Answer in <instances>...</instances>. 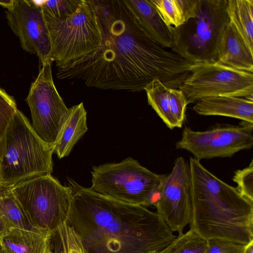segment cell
Here are the masks:
<instances>
[{"label":"cell","mask_w":253,"mask_h":253,"mask_svg":"<svg viewBox=\"0 0 253 253\" xmlns=\"http://www.w3.org/2000/svg\"><path fill=\"white\" fill-rule=\"evenodd\" d=\"M207 242L205 253H243L246 246L220 238L209 239Z\"/></svg>","instance_id":"obj_28"},{"label":"cell","mask_w":253,"mask_h":253,"mask_svg":"<svg viewBox=\"0 0 253 253\" xmlns=\"http://www.w3.org/2000/svg\"><path fill=\"white\" fill-rule=\"evenodd\" d=\"M243 253H253V241L246 245Z\"/></svg>","instance_id":"obj_30"},{"label":"cell","mask_w":253,"mask_h":253,"mask_svg":"<svg viewBox=\"0 0 253 253\" xmlns=\"http://www.w3.org/2000/svg\"><path fill=\"white\" fill-rule=\"evenodd\" d=\"M229 22L253 52V0H227Z\"/></svg>","instance_id":"obj_21"},{"label":"cell","mask_w":253,"mask_h":253,"mask_svg":"<svg viewBox=\"0 0 253 253\" xmlns=\"http://www.w3.org/2000/svg\"><path fill=\"white\" fill-rule=\"evenodd\" d=\"M99 23L100 47L57 68L62 80L82 81L91 87L137 92L154 79L178 88L193 63L166 49L144 31L124 0H93Z\"/></svg>","instance_id":"obj_1"},{"label":"cell","mask_w":253,"mask_h":253,"mask_svg":"<svg viewBox=\"0 0 253 253\" xmlns=\"http://www.w3.org/2000/svg\"><path fill=\"white\" fill-rule=\"evenodd\" d=\"M0 178H1V177H0Z\"/></svg>","instance_id":"obj_31"},{"label":"cell","mask_w":253,"mask_h":253,"mask_svg":"<svg viewBox=\"0 0 253 253\" xmlns=\"http://www.w3.org/2000/svg\"><path fill=\"white\" fill-rule=\"evenodd\" d=\"M253 124L242 121L239 126H217L206 131H195L185 126L178 149L187 150L199 161L216 157H230L253 146Z\"/></svg>","instance_id":"obj_11"},{"label":"cell","mask_w":253,"mask_h":253,"mask_svg":"<svg viewBox=\"0 0 253 253\" xmlns=\"http://www.w3.org/2000/svg\"><path fill=\"white\" fill-rule=\"evenodd\" d=\"M169 27L177 28L194 17L198 0H150Z\"/></svg>","instance_id":"obj_22"},{"label":"cell","mask_w":253,"mask_h":253,"mask_svg":"<svg viewBox=\"0 0 253 253\" xmlns=\"http://www.w3.org/2000/svg\"><path fill=\"white\" fill-rule=\"evenodd\" d=\"M18 110L13 97L0 87V160L3 156L7 127Z\"/></svg>","instance_id":"obj_24"},{"label":"cell","mask_w":253,"mask_h":253,"mask_svg":"<svg viewBox=\"0 0 253 253\" xmlns=\"http://www.w3.org/2000/svg\"><path fill=\"white\" fill-rule=\"evenodd\" d=\"M68 181L73 195L66 222L79 236L86 253H155L175 238L156 212Z\"/></svg>","instance_id":"obj_2"},{"label":"cell","mask_w":253,"mask_h":253,"mask_svg":"<svg viewBox=\"0 0 253 253\" xmlns=\"http://www.w3.org/2000/svg\"><path fill=\"white\" fill-rule=\"evenodd\" d=\"M83 1V0H43L39 4L42 10L55 18L62 19L74 13Z\"/></svg>","instance_id":"obj_26"},{"label":"cell","mask_w":253,"mask_h":253,"mask_svg":"<svg viewBox=\"0 0 253 253\" xmlns=\"http://www.w3.org/2000/svg\"><path fill=\"white\" fill-rule=\"evenodd\" d=\"M0 253H1V252H0Z\"/></svg>","instance_id":"obj_33"},{"label":"cell","mask_w":253,"mask_h":253,"mask_svg":"<svg viewBox=\"0 0 253 253\" xmlns=\"http://www.w3.org/2000/svg\"><path fill=\"white\" fill-rule=\"evenodd\" d=\"M192 211L190 229L207 240L243 245L253 241V202L190 157Z\"/></svg>","instance_id":"obj_3"},{"label":"cell","mask_w":253,"mask_h":253,"mask_svg":"<svg viewBox=\"0 0 253 253\" xmlns=\"http://www.w3.org/2000/svg\"><path fill=\"white\" fill-rule=\"evenodd\" d=\"M207 240L190 229L178 235L160 253H205Z\"/></svg>","instance_id":"obj_23"},{"label":"cell","mask_w":253,"mask_h":253,"mask_svg":"<svg viewBox=\"0 0 253 253\" xmlns=\"http://www.w3.org/2000/svg\"><path fill=\"white\" fill-rule=\"evenodd\" d=\"M160 253V252H157V253Z\"/></svg>","instance_id":"obj_32"},{"label":"cell","mask_w":253,"mask_h":253,"mask_svg":"<svg viewBox=\"0 0 253 253\" xmlns=\"http://www.w3.org/2000/svg\"><path fill=\"white\" fill-rule=\"evenodd\" d=\"M55 235L58 238L59 253H86L79 236L66 222L58 227Z\"/></svg>","instance_id":"obj_25"},{"label":"cell","mask_w":253,"mask_h":253,"mask_svg":"<svg viewBox=\"0 0 253 253\" xmlns=\"http://www.w3.org/2000/svg\"><path fill=\"white\" fill-rule=\"evenodd\" d=\"M7 187L38 228L55 236L66 221L73 190L51 173L32 176Z\"/></svg>","instance_id":"obj_7"},{"label":"cell","mask_w":253,"mask_h":253,"mask_svg":"<svg viewBox=\"0 0 253 253\" xmlns=\"http://www.w3.org/2000/svg\"><path fill=\"white\" fill-rule=\"evenodd\" d=\"M162 181L151 191L146 200L144 207L156 206L161 196L162 190Z\"/></svg>","instance_id":"obj_29"},{"label":"cell","mask_w":253,"mask_h":253,"mask_svg":"<svg viewBox=\"0 0 253 253\" xmlns=\"http://www.w3.org/2000/svg\"><path fill=\"white\" fill-rule=\"evenodd\" d=\"M54 148L37 136L28 119L18 110L5 134L0 185L8 186L32 176L51 173Z\"/></svg>","instance_id":"obj_4"},{"label":"cell","mask_w":253,"mask_h":253,"mask_svg":"<svg viewBox=\"0 0 253 253\" xmlns=\"http://www.w3.org/2000/svg\"><path fill=\"white\" fill-rule=\"evenodd\" d=\"M216 62L238 70L253 73V52L230 22L222 34Z\"/></svg>","instance_id":"obj_18"},{"label":"cell","mask_w":253,"mask_h":253,"mask_svg":"<svg viewBox=\"0 0 253 253\" xmlns=\"http://www.w3.org/2000/svg\"><path fill=\"white\" fill-rule=\"evenodd\" d=\"M86 115L83 102L70 108L69 116L54 148V152L59 159L68 156L87 131Z\"/></svg>","instance_id":"obj_20"},{"label":"cell","mask_w":253,"mask_h":253,"mask_svg":"<svg viewBox=\"0 0 253 253\" xmlns=\"http://www.w3.org/2000/svg\"><path fill=\"white\" fill-rule=\"evenodd\" d=\"M91 186L96 193L122 202L143 206L165 174H159L127 158L119 163L92 168Z\"/></svg>","instance_id":"obj_8"},{"label":"cell","mask_w":253,"mask_h":253,"mask_svg":"<svg viewBox=\"0 0 253 253\" xmlns=\"http://www.w3.org/2000/svg\"><path fill=\"white\" fill-rule=\"evenodd\" d=\"M124 2L150 38L163 47L171 48L173 27L165 23L150 0H124Z\"/></svg>","instance_id":"obj_15"},{"label":"cell","mask_w":253,"mask_h":253,"mask_svg":"<svg viewBox=\"0 0 253 253\" xmlns=\"http://www.w3.org/2000/svg\"><path fill=\"white\" fill-rule=\"evenodd\" d=\"M5 13L8 25L23 49L37 55L40 66L52 62L48 31L40 4L34 0H12Z\"/></svg>","instance_id":"obj_13"},{"label":"cell","mask_w":253,"mask_h":253,"mask_svg":"<svg viewBox=\"0 0 253 253\" xmlns=\"http://www.w3.org/2000/svg\"><path fill=\"white\" fill-rule=\"evenodd\" d=\"M227 0H198L194 17L172 28L171 50L193 64L216 61L223 32L229 22Z\"/></svg>","instance_id":"obj_5"},{"label":"cell","mask_w":253,"mask_h":253,"mask_svg":"<svg viewBox=\"0 0 253 253\" xmlns=\"http://www.w3.org/2000/svg\"><path fill=\"white\" fill-rule=\"evenodd\" d=\"M13 228L46 231L32 222L7 186L0 185V237Z\"/></svg>","instance_id":"obj_19"},{"label":"cell","mask_w":253,"mask_h":253,"mask_svg":"<svg viewBox=\"0 0 253 253\" xmlns=\"http://www.w3.org/2000/svg\"><path fill=\"white\" fill-rule=\"evenodd\" d=\"M193 107L203 116L234 118L253 124V100L244 98L215 96L198 100Z\"/></svg>","instance_id":"obj_17"},{"label":"cell","mask_w":253,"mask_h":253,"mask_svg":"<svg viewBox=\"0 0 253 253\" xmlns=\"http://www.w3.org/2000/svg\"><path fill=\"white\" fill-rule=\"evenodd\" d=\"M233 180L238 184L240 193L253 202V161L249 166L235 172Z\"/></svg>","instance_id":"obj_27"},{"label":"cell","mask_w":253,"mask_h":253,"mask_svg":"<svg viewBox=\"0 0 253 253\" xmlns=\"http://www.w3.org/2000/svg\"><path fill=\"white\" fill-rule=\"evenodd\" d=\"M178 89L184 93L187 104L215 96L253 100V73L216 62L193 64L190 73Z\"/></svg>","instance_id":"obj_9"},{"label":"cell","mask_w":253,"mask_h":253,"mask_svg":"<svg viewBox=\"0 0 253 253\" xmlns=\"http://www.w3.org/2000/svg\"><path fill=\"white\" fill-rule=\"evenodd\" d=\"M160 199L155 207L157 213L173 232L183 233L189 224L192 211L191 182L189 163L177 158L162 182Z\"/></svg>","instance_id":"obj_12"},{"label":"cell","mask_w":253,"mask_h":253,"mask_svg":"<svg viewBox=\"0 0 253 253\" xmlns=\"http://www.w3.org/2000/svg\"><path fill=\"white\" fill-rule=\"evenodd\" d=\"M148 103L167 126L173 129L181 127L185 118L186 99L178 88L167 86L154 79L144 88Z\"/></svg>","instance_id":"obj_14"},{"label":"cell","mask_w":253,"mask_h":253,"mask_svg":"<svg viewBox=\"0 0 253 253\" xmlns=\"http://www.w3.org/2000/svg\"><path fill=\"white\" fill-rule=\"evenodd\" d=\"M51 64L48 62L40 66L26 101L30 110L33 130L44 143L55 147L70 108L67 107L55 86Z\"/></svg>","instance_id":"obj_10"},{"label":"cell","mask_w":253,"mask_h":253,"mask_svg":"<svg viewBox=\"0 0 253 253\" xmlns=\"http://www.w3.org/2000/svg\"><path fill=\"white\" fill-rule=\"evenodd\" d=\"M51 44L50 61L57 68L85 57L101 46L102 35L92 0L62 19L42 10Z\"/></svg>","instance_id":"obj_6"},{"label":"cell","mask_w":253,"mask_h":253,"mask_svg":"<svg viewBox=\"0 0 253 253\" xmlns=\"http://www.w3.org/2000/svg\"><path fill=\"white\" fill-rule=\"evenodd\" d=\"M54 236L48 231L13 228L0 237V251L1 253H53Z\"/></svg>","instance_id":"obj_16"}]
</instances>
